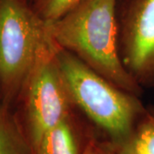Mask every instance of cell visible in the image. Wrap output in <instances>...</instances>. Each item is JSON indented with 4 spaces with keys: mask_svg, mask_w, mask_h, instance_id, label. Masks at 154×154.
Returning a JSON list of instances; mask_svg holds the SVG:
<instances>
[{
    "mask_svg": "<svg viewBox=\"0 0 154 154\" xmlns=\"http://www.w3.org/2000/svg\"><path fill=\"white\" fill-rule=\"evenodd\" d=\"M117 0H85L55 21L47 22L50 36L94 71L130 94L140 88L127 72L118 44Z\"/></svg>",
    "mask_w": 154,
    "mask_h": 154,
    "instance_id": "1",
    "label": "cell"
},
{
    "mask_svg": "<svg viewBox=\"0 0 154 154\" xmlns=\"http://www.w3.org/2000/svg\"><path fill=\"white\" fill-rule=\"evenodd\" d=\"M56 54L75 108L104 130L117 148L127 146L146 107L140 97L118 88L57 44Z\"/></svg>",
    "mask_w": 154,
    "mask_h": 154,
    "instance_id": "2",
    "label": "cell"
},
{
    "mask_svg": "<svg viewBox=\"0 0 154 154\" xmlns=\"http://www.w3.org/2000/svg\"><path fill=\"white\" fill-rule=\"evenodd\" d=\"M47 22L29 0H0V99L19 100L38 55L51 40Z\"/></svg>",
    "mask_w": 154,
    "mask_h": 154,
    "instance_id": "3",
    "label": "cell"
},
{
    "mask_svg": "<svg viewBox=\"0 0 154 154\" xmlns=\"http://www.w3.org/2000/svg\"><path fill=\"white\" fill-rule=\"evenodd\" d=\"M20 99L24 129L33 150L45 133L73 114L75 106L61 72L52 38L41 50Z\"/></svg>",
    "mask_w": 154,
    "mask_h": 154,
    "instance_id": "4",
    "label": "cell"
},
{
    "mask_svg": "<svg viewBox=\"0 0 154 154\" xmlns=\"http://www.w3.org/2000/svg\"><path fill=\"white\" fill-rule=\"evenodd\" d=\"M116 11L123 66L140 88H154V0H117Z\"/></svg>",
    "mask_w": 154,
    "mask_h": 154,
    "instance_id": "5",
    "label": "cell"
},
{
    "mask_svg": "<svg viewBox=\"0 0 154 154\" xmlns=\"http://www.w3.org/2000/svg\"><path fill=\"white\" fill-rule=\"evenodd\" d=\"M33 154H80L73 114L45 134Z\"/></svg>",
    "mask_w": 154,
    "mask_h": 154,
    "instance_id": "6",
    "label": "cell"
},
{
    "mask_svg": "<svg viewBox=\"0 0 154 154\" xmlns=\"http://www.w3.org/2000/svg\"><path fill=\"white\" fill-rule=\"evenodd\" d=\"M0 154H33L24 128L17 117L0 104Z\"/></svg>",
    "mask_w": 154,
    "mask_h": 154,
    "instance_id": "7",
    "label": "cell"
},
{
    "mask_svg": "<svg viewBox=\"0 0 154 154\" xmlns=\"http://www.w3.org/2000/svg\"><path fill=\"white\" fill-rule=\"evenodd\" d=\"M125 146L134 154H154V105L146 107L131 140Z\"/></svg>",
    "mask_w": 154,
    "mask_h": 154,
    "instance_id": "8",
    "label": "cell"
},
{
    "mask_svg": "<svg viewBox=\"0 0 154 154\" xmlns=\"http://www.w3.org/2000/svg\"><path fill=\"white\" fill-rule=\"evenodd\" d=\"M85 0H33L35 12L46 22L64 16Z\"/></svg>",
    "mask_w": 154,
    "mask_h": 154,
    "instance_id": "9",
    "label": "cell"
},
{
    "mask_svg": "<svg viewBox=\"0 0 154 154\" xmlns=\"http://www.w3.org/2000/svg\"><path fill=\"white\" fill-rule=\"evenodd\" d=\"M82 154H118V152L117 151L112 150L110 146L101 145L94 140H91L85 146Z\"/></svg>",
    "mask_w": 154,
    "mask_h": 154,
    "instance_id": "10",
    "label": "cell"
},
{
    "mask_svg": "<svg viewBox=\"0 0 154 154\" xmlns=\"http://www.w3.org/2000/svg\"><path fill=\"white\" fill-rule=\"evenodd\" d=\"M117 152L118 154H134L129 148L127 146L122 147V148H117Z\"/></svg>",
    "mask_w": 154,
    "mask_h": 154,
    "instance_id": "11",
    "label": "cell"
},
{
    "mask_svg": "<svg viewBox=\"0 0 154 154\" xmlns=\"http://www.w3.org/2000/svg\"><path fill=\"white\" fill-rule=\"evenodd\" d=\"M29 1H30V3L32 4V2H33V0H29Z\"/></svg>",
    "mask_w": 154,
    "mask_h": 154,
    "instance_id": "12",
    "label": "cell"
},
{
    "mask_svg": "<svg viewBox=\"0 0 154 154\" xmlns=\"http://www.w3.org/2000/svg\"><path fill=\"white\" fill-rule=\"evenodd\" d=\"M0 100H1V99H0ZM0 104H1V102H0Z\"/></svg>",
    "mask_w": 154,
    "mask_h": 154,
    "instance_id": "13",
    "label": "cell"
}]
</instances>
